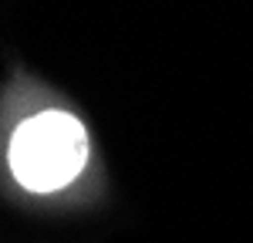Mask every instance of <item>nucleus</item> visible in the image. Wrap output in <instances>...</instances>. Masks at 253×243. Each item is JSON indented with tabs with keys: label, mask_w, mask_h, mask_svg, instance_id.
Segmentation results:
<instances>
[{
	"label": "nucleus",
	"mask_w": 253,
	"mask_h": 243,
	"mask_svg": "<svg viewBox=\"0 0 253 243\" xmlns=\"http://www.w3.org/2000/svg\"><path fill=\"white\" fill-rule=\"evenodd\" d=\"M88 132L68 112L31 115L10 139V169L31 193H58L71 186L88 165Z\"/></svg>",
	"instance_id": "f257e3e1"
}]
</instances>
